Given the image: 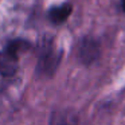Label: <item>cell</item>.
Returning <instances> with one entry per match:
<instances>
[{"label": "cell", "mask_w": 125, "mask_h": 125, "mask_svg": "<svg viewBox=\"0 0 125 125\" xmlns=\"http://www.w3.org/2000/svg\"><path fill=\"white\" fill-rule=\"evenodd\" d=\"M121 7H122V11L125 12V0H121Z\"/></svg>", "instance_id": "8992f818"}, {"label": "cell", "mask_w": 125, "mask_h": 125, "mask_svg": "<svg viewBox=\"0 0 125 125\" xmlns=\"http://www.w3.org/2000/svg\"><path fill=\"white\" fill-rule=\"evenodd\" d=\"M78 59L82 65L92 66L101 58V43L92 35H85L78 42Z\"/></svg>", "instance_id": "3957f363"}, {"label": "cell", "mask_w": 125, "mask_h": 125, "mask_svg": "<svg viewBox=\"0 0 125 125\" xmlns=\"http://www.w3.org/2000/svg\"><path fill=\"white\" fill-rule=\"evenodd\" d=\"M63 57V50L57 47L54 38L44 36L39 43L36 75L51 78L55 75Z\"/></svg>", "instance_id": "6da1fadb"}, {"label": "cell", "mask_w": 125, "mask_h": 125, "mask_svg": "<svg viewBox=\"0 0 125 125\" xmlns=\"http://www.w3.org/2000/svg\"><path fill=\"white\" fill-rule=\"evenodd\" d=\"M49 125H81V120L73 109H61L50 114Z\"/></svg>", "instance_id": "277c9868"}, {"label": "cell", "mask_w": 125, "mask_h": 125, "mask_svg": "<svg viewBox=\"0 0 125 125\" xmlns=\"http://www.w3.org/2000/svg\"><path fill=\"white\" fill-rule=\"evenodd\" d=\"M31 49V43L26 39L15 38L6 43L0 50V75L11 78L19 70V55Z\"/></svg>", "instance_id": "7a4b0ae2"}, {"label": "cell", "mask_w": 125, "mask_h": 125, "mask_svg": "<svg viewBox=\"0 0 125 125\" xmlns=\"http://www.w3.org/2000/svg\"><path fill=\"white\" fill-rule=\"evenodd\" d=\"M71 12H73V4L69 1H65L62 4H55L47 10V19L52 24L59 26L70 18Z\"/></svg>", "instance_id": "5b68a950"}]
</instances>
